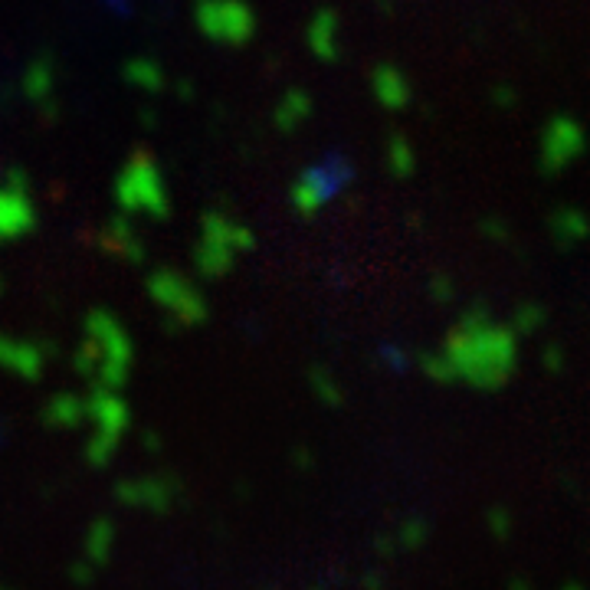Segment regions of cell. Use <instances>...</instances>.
Wrapping results in <instances>:
<instances>
[{"mask_svg": "<svg viewBox=\"0 0 590 590\" xmlns=\"http://www.w3.org/2000/svg\"><path fill=\"white\" fill-rule=\"evenodd\" d=\"M96 246L102 253H109L125 263H145V243L135 233V227L128 223V217H112L109 223H102L96 233Z\"/></svg>", "mask_w": 590, "mask_h": 590, "instance_id": "cell-13", "label": "cell"}, {"mask_svg": "<svg viewBox=\"0 0 590 590\" xmlns=\"http://www.w3.org/2000/svg\"><path fill=\"white\" fill-rule=\"evenodd\" d=\"M548 322V312L541 309L538 302H522L512 315V332L522 338V335H535L541 325Z\"/></svg>", "mask_w": 590, "mask_h": 590, "instance_id": "cell-24", "label": "cell"}, {"mask_svg": "<svg viewBox=\"0 0 590 590\" xmlns=\"http://www.w3.org/2000/svg\"><path fill=\"white\" fill-rule=\"evenodd\" d=\"M122 79L132 89L148 92V96H158V92H164V86H168V79H164V69L155 63V59H148V56L128 59V63L122 66Z\"/></svg>", "mask_w": 590, "mask_h": 590, "instance_id": "cell-20", "label": "cell"}, {"mask_svg": "<svg viewBox=\"0 0 590 590\" xmlns=\"http://www.w3.org/2000/svg\"><path fill=\"white\" fill-rule=\"evenodd\" d=\"M145 289L151 295V302L158 305L168 328H200L210 318L207 295L197 289V282H191L177 269H155L145 279Z\"/></svg>", "mask_w": 590, "mask_h": 590, "instance_id": "cell-7", "label": "cell"}, {"mask_svg": "<svg viewBox=\"0 0 590 590\" xmlns=\"http://www.w3.org/2000/svg\"><path fill=\"white\" fill-rule=\"evenodd\" d=\"M420 371L427 374L430 381H436V384H456L450 364H446V358L440 351H423L420 354Z\"/></svg>", "mask_w": 590, "mask_h": 590, "instance_id": "cell-25", "label": "cell"}, {"mask_svg": "<svg viewBox=\"0 0 590 590\" xmlns=\"http://www.w3.org/2000/svg\"><path fill=\"white\" fill-rule=\"evenodd\" d=\"M305 40H309V50L315 59L322 63H338L341 56V23L332 7L315 10L309 27H305Z\"/></svg>", "mask_w": 590, "mask_h": 590, "instance_id": "cell-14", "label": "cell"}, {"mask_svg": "<svg viewBox=\"0 0 590 590\" xmlns=\"http://www.w3.org/2000/svg\"><path fill=\"white\" fill-rule=\"evenodd\" d=\"M545 368L551 374H561L564 371V348L561 345H548L545 348Z\"/></svg>", "mask_w": 590, "mask_h": 590, "instance_id": "cell-30", "label": "cell"}, {"mask_svg": "<svg viewBox=\"0 0 590 590\" xmlns=\"http://www.w3.org/2000/svg\"><path fill=\"white\" fill-rule=\"evenodd\" d=\"M387 168L400 181L413 177V171H417V151H413V145L404 135H391V141H387Z\"/></svg>", "mask_w": 590, "mask_h": 590, "instance_id": "cell-22", "label": "cell"}, {"mask_svg": "<svg viewBox=\"0 0 590 590\" xmlns=\"http://www.w3.org/2000/svg\"><path fill=\"white\" fill-rule=\"evenodd\" d=\"M256 246V233L223 210H207L200 220V240L194 243V269L204 279H223L233 273L236 259Z\"/></svg>", "mask_w": 590, "mask_h": 590, "instance_id": "cell-4", "label": "cell"}, {"mask_svg": "<svg viewBox=\"0 0 590 590\" xmlns=\"http://www.w3.org/2000/svg\"><path fill=\"white\" fill-rule=\"evenodd\" d=\"M512 590H528V584H512ZM561 590H581V584H568V587H561Z\"/></svg>", "mask_w": 590, "mask_h": 590, "instance_id": "cell-34", "label": "cell"}, {"mask_svg": "<svg viewBox=\"0 0 590 590\" xmlns=\"http://www.w3.org/2000/svg\"><path fill=\"white\" fill-rule=\"evenodd\" d=\"M430 295H433V302H440V305H446V302H453V282H450V276H433L430 279Z\"/></svg>", "mask_w": 590, "mask_h": 590, "instance_id": "cell-27", "label": "cell"}, {"mask_svg": "<svg viewBox=\"0 0 590 590\" xmlns=\"http://www.w3.org/2000/svg\"><path fill=\"white\" fill-rule=\"evenodd\" d=\"M495 102H499L502 109H509V105H515V89H509V86L495 89Z\"/></svg>", "mask_w": 590, "mask_h": 590, "instance_id": "cell-32", "label": "cell"}, {"mask_svg": "<svg viewBox=\"0 0 590 590\" xmlns=\"http://www.w3.org/2000/svg\"><path fill=\"white\" fill-rule=\"evenodd\" d=\"M56 345L50 341H23V338H10L0 335V368L17 374L20 381H40V374L46 368V361L56 358Z\"/></svg>", "mask_w": 590, "mask_h": 590, "instance_id": "cell-12", "label": "cell"}, {"mask_svg": "<svg viewBox=\"0 0 590 590\" xmlns=\"http://www.w3.org/2000/svg\"><path fill=\"white\" fill-rule=\"evenodd\" d=\"M0 289H4V286H0Z\"/></svg>", "mask_w": 590, "mask_h": 590, "instance_id": "cell-37", "label": "cell"}, {"mask_svg": "<svg viewBox=\"0 0 590 590\" xmlns=\"http://www.w3.org/2000/svg\"><path fill=\"white\" fill-rule=\"evenodd\" d=\"M423 538H427V525L420 522V518H407L404 525H400V531H397V541L404 548H417V545H423Z\"/></svg>", "mask_w": 590, "mask_h": 590, "instance_id": "cell-26", "label": "cell"}, {"mask_svg": "<svg viewBox=\"0 0 590 590\" xmlns=\"http://www.w3.org/2000/svg\"><path fill=\"white\" fill-rule=\"evenodd\" d=\"M112 548H115V525L112 518H96V522L89 525L86 531V558L92 568H102L105 561L112 558Z\"/></svg>", "mask_w": 590, "mask_h": 590, "instance_id": "cell-21", "label": "cell"}, {"mask_svg": "<svg viewBox=\"0 0 590 590\" xmlns=\"http://www.w3.org/2000/svg\"><path fill=\"white\" fill-rule=\"evenodd\" d=\"M40 420H43V427H50V430H79L82 423H86V397L69 394V391L53 394L46 400Z\"/></svg>", "mask_w": 590, "mask_h": 590, "instance_id": "cell-17", "label": "cell"}, {"mask_svg": "<svg viewBox=\"0 0 590 590\" xmlns=\"http://www.w3.org/2000/svg\"><path fill=\"white\" fill-rule=\"evenodd\" d=\"M538 145H541L538 148V171L545 177H558L584 155V145H587L584 125L568 112L551 115L545 128H541Z\"/></svg>", "mask_w": 590, "mask_h": 590, "instance_id": "cell-9", "label": "cell"}, {"mask_svg": "<svg viewBox=\"0 0 590 590\" xmlns=\"http://www.w3.org/2000/svg\"><path fill=\"white\" fill-rule=\"evenodd\" d=\"M112 194L122 214H145L158 223L171 217V191L164 184L161 164L145 148L132 151L128 161L118 168Z\"/></svg>", "mask_w": 590, "mask_h": 590, "instance_id": "cell-3", "label": "cell"}, {"mask_svg": "<svg viewBox=\"0 0 590 590\" xmlns=\"http://www.w3.org/2000/svg\"><path fill=\"white\" fill-rule=\"evenodd\" d=\"M309 384H312L315 397L322 400L325 407H341V404H345V394H341L335 374L328 368H312L309 371Z\"/></svg>", "mask_w": 590, "mask_h": 590, "instance_id": "cell-23", "label": "cell"}, {"mask_svg": "<svg viewBox=\"0 0 590 590\" xmlns=\"http://www.w3.org/2000/svg\"><path fill=\"white\" fill-rule=\"evenodd\" d=\"M354 177L358 174H354V164L348 161V155L328 151V155H322L315 164L295 174V181L289 187V200L302 217H315L318 210L348 191Z\"/></svg>", "mask_w": 590, "mask_h": 590, "instance_id": "cell-5", "label": "cell"}, {"mask_svg": "<svg viewBox=\"0 0 590 590\" xmlns=\"http://www.w3.org/2000/svg\"><path fill=\"white\" fill-rule=\"evenodd\" d=\"M177 96H181V99H191V96H194V86H191V82H177Z\"/></svg>", "mask_w": 590, "mask_h": 590, "instance_id": "cell-33", "label": "cell"}, {"mask_svg": "<svg viewBox=\"0 0 590 590\" xmlns=\"http://www.w3.org/2000/svg\"><path fill=\"white\" fill-rule=\"evenodd\" d=\"M482 233H486V236H495V240H505V236H509V230H505V223L495 220V217L482 220Z\"/></svg>", "mask_w": 590, "mask_h": 590, "instance_id": "cell-31", "label": "cell"}, {"mask_svg": "<svg viewBox=\"0 0 590 590\" xmlns=\"http://www.w3.org/2000/svg\"><path fill=\"white\" fill-rule=\"evenodd\" d=\"M0 590H10V587H7V584H0Z\"/></svg>", "mask_w": 590, "mask_h": 590, "instance_id": "cell-36", "label": "cell"}, {"mask_svg": "<svg viewBox=\"0 0 590 590\" xmlns=\"http://www.w3.org/2000/svg\"><path fill=\"white\" fill-rule=\"evenodd\" d=\"M194 23L217 46H246L256 37V10L246 0H197Z\"/></svg>", "mask_w": 590, "mask_h": 590, "instance_id": "cell-8", "label": "cell"}, {"mask_svg": "<svg viewBox=\"0 0 590 590\" xmlns=\"http://www.w3.org/2000/svg\"><path fill=\"white\" fill-rule=\"evenodd\" d=\"M135 361V341L109 309H92L82 322V345L73 354V368L92 387L122 391Z\"/></svg>", "mask_w": 590, "mask_h": 590, "instance_id": "cell-2", "label": "cell"}, {"mask_svg": "<svg viewBox=\"0 0 590 590\" xmlns=\"http://www.w3.org/2000/svg\"><path fill=\"white\" fill-rule=\"evenodd\" d=\"M312 112H315V102H312L309 92H305V89H289L286 96L276 102V109H273L276 132L292 135L295 128H302L305 122H309Z\"/></svg>", "mask_w": 590, "mask_h": 590, "instance_id": "cell-19", "label": "cell"}, {"mask_svg": "<svg viewBox=\"0 0 590 590\" xmlns=\"http://www.w3.org/2000/svg\"><path fill=\"white\" fill-rule=\"evenodd\" d=\"M37 230V207L30 200V177L23 168L4 171L0 181V243Z\"/></svg>", "mask_w": 590, "mask_h": 590, "instance_id": "cell-10", "label": "cell"}, {"mask_svg": "<svg viewBox=\"0 0 590 590\" xmlns=\"http://www.w3.org/2000/svg\"><path fill=\"white\" fill-rule=\"evenodd\" d=\"M112 7H118L122 14H128V0H112Z\"/></svg>", "mask_w": 590, "mask_h": 590, "instance_id": "cell-35", "label": "cell"}, {"mask_svg": "<svg viewBox=\"0 0 590 590\" xmlns=\"http://www.w3.org/2000/svg\"><path fill=\"white\" fill-rule=\"evenodd\" d=\"M548 230L551 240L558 243V250H574V246H581L587 240L590 220L581 207H558L548 220Z\"/></svg>", "mask_w": 590, "mask_h": 590, "instance_id": "cell-18", "label": "cell"}, {"mask_svg": "<svg viewBox=\"0 0 590 590\" xmlns=\"http://www.w3.org/2000/svg\"><path fill=\"white\" fill-rule=\"evenodd\" d=\"M53 89H56V63L50 53H43L33 59V63L27 66V73H23V92H27L30 102L40 105V112L46 118H56V105L50 102Z\"/></svg>", "mask_w": 590, "mask_h": 590, "instance_id": "cell-16", "label": "cell"}, {"mask_svg": "<svg viewBox=\"0 0 590 590\" xmlns=\"http://www.w3.org/2000/svg\"><path fill=\"white\" fill-rule=\"evenodd\" d=\"M489 528L495 531V538H505L512 531V512H505V509L489 512Z\"/></svg>", "mask_w": 590, "mask_h": 590, "instance_id": "cell-28", "label": "cell"}, {"mask_svg": "<svg viewBox=\"0 0 590 590\" xmlns=\"http://www.w3.org/2000/svg\"><path fill=\"white\" fill-rule=\"evenodd\" d=\"M381 361H384V364H391L394 371H404V368H407L404 351H400L397 345H384V348H381Z\"/></svg>", "mask_w": 590, "mask_h": 590, "instance_id": "cell-29", "label": "cell"}, {"mask_svg": "<svg viewBox=\"0 0 590 590\" xmlns=\"http://www.w3.org/2000/svg\"><path fill=\"white\" fill-rule=\"evenodd\" d=\"M440 354L450 364L456 384L472 391H502L518 368V335L512 325L495 322L482 302L469 305L450 328Z\"/></svg>", "mask_w": 590, "mask_h": 590, "instance_id": "cell-1", "label": "cell"}, {"mask_svg": "<svg viewBox=\"0 0 590 590\" xmlns=\"http://www.w3.org/2000/svg\"><path fill=\"white\" fill-rule=\"evenodd\" d=\"M371 92H374V102L384 105L387 112H404L407 105L413 102L410 79L400 73L394 63L374 66V73H371Z\"/></svg>", "mask_w": 590, "mask_h": 590, "instance_id": "cell-15", "label": "cell"}, {"mask_svg": "<svg viewBox=\"0 0 590 590\" xmlns=\"http://www.w3.org/2000/svg\"><path fill=\"white\" fill-rule=\"evenodd\" d=\"M86 420L92 423V436L82 446L89 466H105L115 456L122 436L132 427V407L125 404V397L109 387H92L86 397Z\"/></svg>", "mask_w": 590, "mask_h": 590, "instance_id": "cell-6", "label": "cell"}, {"mask_svg": "<svg viewBox=\"0 0 590 590\" xmlns=\"http://www.w3.org/2000/svg\"><path fill=\"white\" fill-rule=\"evenodd\" d=\"M115 499L128 505V509H145V512L164 515L174 509L177 499H181V482H177L174 476H164V472L122 479L115 486Z\"/></svg>", "mask_w": 590, "mask_h": 590, "instance_id": "cell-11", "label": "cell"}]
</instances>
